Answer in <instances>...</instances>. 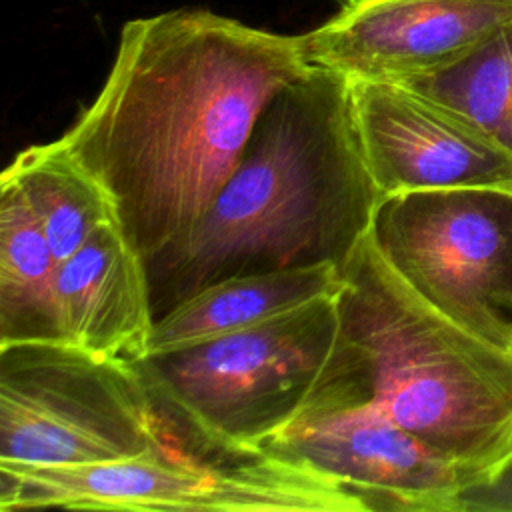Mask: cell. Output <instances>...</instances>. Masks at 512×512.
<instances>
[{
    "instance_id": "6da1fadb",
    "label": "cell",
    "mask_w": 512,
    "mask_h": 512,
    "mask_svg": "<svg viewBox=\"0 0 512 512\" xmlns=\"http://www.w3.org/2000/svg\"><path fill=\"white\" fill-rule=\"evenodd\" d=\"M312 64L302 34L182 8L122 26L96 98L60 136L146 264L184 240L232 176L268 102Z\"/></svg>"
},
{
    "instance_id": "7a4b0ae2",
    "label": "cell",
    "mask_w": 512,
    "mask_h": 512,
    "mask_svg": "<svg viewBox=\"0 0 512 512\" xmlns=\"http://www.w3.org/2000/svg\"><path fill=\"white\" fill-rule=\"evenodd\" d=\"M382 200L358 144L350 80L310 66L262 110L196 228L146 264L154 312L232 274L342 268Z\"/></svg>"
},
{
    "instance_id": "3957f363",
    "label": "cell",
    "mask_w": 512,
    "mask_h": 512,
    "mask_svg": "<svg viewBox=\"0 0 512 512\" xmlns=\"http://www.w3.org/2000/svg\"><path fill=\"white\" fill-rule=\"evenodd\" d=\"M340 272V332L316 388L374 404L484 480L512 456V350L432 308L372 232Z\"/></svg>"
},
{
    "instance_id": "277c9868",
    "label": "cell",
    "mask_w": 512,
    "mask_h": 512,
    "mask_svg": "<svg viewBox=\"0 0 512 512\" xmlns=\"http://www.w3.org/2000/svg\"><path fill=\"white\" fill-rule=\"evenodd\" d=\"M338 296L194 348L134 360L168 440L208 458L258 454L316 390L340 332Z\"/></svg>"
},
{
    "instance_id": "5b68a950",
    "label": "cell",
    "mask_w": 512,
    "mask_h": 512,
    "mask_svg": "<svg viewBox=\"0 0 512 512\" xmlns=\"http://www.w3.org/2000/svg\"><path fill=\"white\" fill-rule=\"evenodd\" d=\"M368 512L340 480L270 454L208 458L172 442L86 466L0 462V510Z\"/></svg>"
},
{
    "instance_id": "8992f818",
    "label": "cell",
    "mask_w": 512,
    "mask_h": 512,
    "mask_svg": "<svg viewBox=\"0 0 512 512\" xmlns=\"http://www.w3.org/2000/svg\"><path fill=\"white\" fill-rule=\"evenodd\" d=\"M168 444L134 362L62 340L0 344V462L86 466Z\"/></svg>"
},
{
    "instance_id": "52a82bcc",
    "label": "cell",
    "mask_w": 512,
    "mask_h": 512,
    "mask_svg": "<svg viewBox=\"0 0 512 512\" xmlns=\"http://www.w3.org/2000/svg\"><path fill=\"white\" fill-rule=\"evenodd\" d=\"M370 232L432 308L512 350V186L386 196Z\"/></svg>"
},
{
    "instance_id": "ba28073f",
    "label": "cell",
    "mask_w": 512,
    "mask_h": 512,
    "mask_svg": "<svg viewBox=\"0 0 512 512\" xmlns=\"http://www.w3.org/2000/svg\"><path fill=\"white\" fill-rule=\"evenodd\" d=\"M270 454L334 476L368 512H458L460 494L482 480L392 422L366 400L316 388L300 414L268 438Z\"/></svg>"
},
{
    "instance_id": "9c48e42d",
    "label": "cell",
    "mask_w": 512,
    "mask_h": 512,
    "mask_svg": "<svg viewBox=\"0 0 512 512\" xmlns=\"http://www.w3.org/2000/svg\"><path fill=\"white\" fill-rule=\"evenodd\" d=\"M364 162L382 192L512 186V154L458 112L400 82L350 80Z\"/></svg>"
},
{
    "instance_id": "30bf717a",
    "label": "cell",
    "mask_w": 512,
    "mask_h": 512,
    "mask_svg": "<svg viewBox=\"0 0 512 512\" xmlns=\"http://www.w3.org/2000/svg\"><path fill=\"white\" fill-rule=\"evenodd\" d=\"M512 22V0H344L302 34L312 66L348 80L400 82L460 58Z\"/></svg>"
},
{
    "instance_id": "8fae6325",
    "label": "cell",
    "mask_w": 512,
    "mask_h": 512,
    "mask_svg": "<svg viewBox=\"0 0 512 512\" xmlns=\"http://www.w3.org/2000/svg\"><path fill=\"white\" fill-rule=\"evenodd\" d=\"M54 292L62 342L130 362L146 356L156 322L148 266L118 222L58 264Z\"/></svg>"
},
{
    "instance_id": "7c38bea8",
    "label": "cell",
    "mask_w": 512,
    "mask_h": 512,
    "mask_svg": "<svg viewBox=\"0 0 512 512\" xmlns=\"http://www.w3.org/2000/svg\"><path fill=\"white\" fill-rule=\"evenodd\" d=\"M342 272L332 262L220 278L156 316L146 356L170 354L258 326L338 294Z\"/></svg>"
},
{
    "instance_id": "4fadbf2b",
    "label": "cell",
    "mask_w": 512,
    "mask_h": 512,
    "mask_svg": "<svg viewBox=\"0 0 512 512\" xmlns=\"http://www.w3.org/2000/svg\"><path fill=\"white\" fill-rule=\"evenodd\" d=\"M0 178L18 188L58 262L76 252L96 228L118 222L106 190L60 138L24 148Z\"/></svg>"
},
{
    "instance_id": "5bb4252c",
    "label": "cell",
    "mask_w": 512,
    "mask_h": 512,
    "mask_svg": "<svg viewBox=\"0 0 512 512\" xmlns=\"http://www.w3.org/2000/svg\"><path fill=\"white\" fill-rule=\"evenodd\" d=\"M58 264L18 188L0 178V344L60 340Z\"/></svg>"
},
{
    "instance_id": "9a60e30c",
    "label": "cell",
    "mask_w": 512,
    "mask_h": 512,
    "mask_svg": "<svg viewBox=\"0 0 512 512\" xmlns=\"http://www.w3.org/2000/svg\"><path fill=\"white\" fill-rule=\"evenodd\" d=\"M400 84L458 112L512 154V22L446 66Z\"/></svg>"
},
{
    "instance_id": "2e32d148",
    "label": "cell",
    "mask_w": 512,
    "mask_h": 512,
    "mask_svg": "<svg viewBox=\"0 0 512 512\" xmlns=\"http://www.w3.org/2000/svg\"><path fill=\"white\" fill-rule=\"evenodd\" d=\"M458 512H512V456L460 494Z\"/></svg>"
},
{
    "instance_id": "e0dca14e",
    "label": "cell",
    "mask_w": 512,
    "mask_h": 512,
    "mask_svg": "<svg viewBox=\"0 0 512 512\" xmlns=\"http://www.w3.org/2000/svg\"><path fill=\"white\" fill-rule=\"evenodd\" d=\"M338 2H344V0H338Z\"/></svg>"
}]
</instances>
